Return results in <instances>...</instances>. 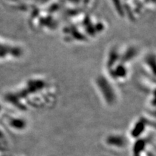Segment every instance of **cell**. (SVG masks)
I'll return each mask as SVG.
<instances>
[{
	"label": "cell",
	"mask_w": 156,
	"mask_h": 156,
	"mask_svg": "<svg viewBox=\"0 0 156 156\" xmlns=\"http://www.w3.org/2000/svg\"><path fill=\"white\" fill-rule=\"evenodd\" d=\"M151 135L134 140L132 146V156H155V145L152 142Z\"/></svg>",
	"instance_id": "obj_1"
},
{
	"label": "cell",
	"mask_w": 156,
	"mask_h": 156,
	"mask_svg": "<svg viewBox=\"0 0 156 156\" xmlns=\"http://www.w3.org/2000/svg\"><path fill=\"white\" fill-rule=\"evenodd\" d=\"M129 139L127 135L122 134L114 133L108 134L104 140V143L107 147L112 149L122 150L127 147L129 144Z\"/></svg>",
	"instance_id": "obj_2"
}]
</instances>
